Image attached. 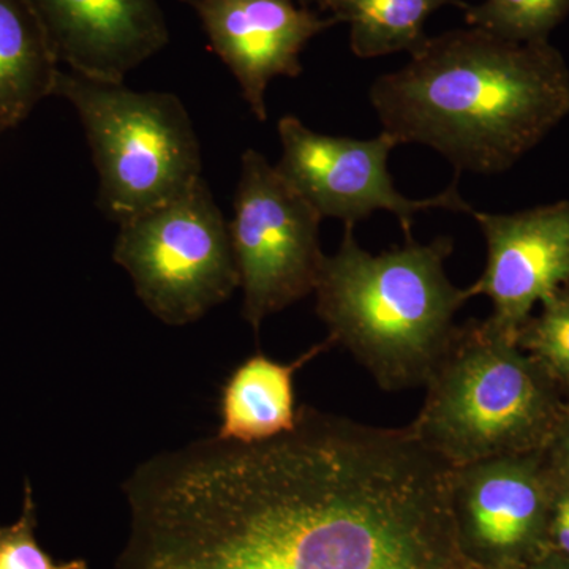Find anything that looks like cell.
Returning a JSON list of instances; mask_svg holds the SVG:
<instances>
[{
    "instance_id": "8992f818",
    "label": "cell",
    "mask_w": 569,
    "mask_h": 569,
    "mask_svg": "<svg viewBox=\"0 0 569 569\" xmlns=\"http://www.w3.org/2000/svg\"><path fill=\"white\" fill-rule=\"evenodd\" d=\"M112 258L160 321L186 326L239 288L230 231L204 178L181 197L119 224Z\"/></svg>"
},
{
    "instance_id": "5b68a950",
    "label": "cell",
    "mask_w": 569,
    "mask_h": 569,
    "mask_svg": "<svg viewBox=\"0 0 569 569\" xmlns=\"http://www.w3.org/2000/svg\"><path fill=\"white\" fill-rule=\"evenodd\" d=\"M54 96L78 112L99 174L97 206L111 222H130L203 179L200 140L174 93L59 70Z\"/></svg>"
},
{
    "instance_id": "6da1fadb",
    "label": "cell",
    "mask_w": 569,
    "mask_h": 569,
    "mask_svg": "<svg viewBox=\"0 0 569 569\" xmlns=\"http://www.w3.org/2000/svg\"><path fill=\"white\" fill-rule=\"evenodd\" d=\"M451 470L410 426L302 406L283 436L204 438L134 468L114 569H477L456 535Z\"/></svg>"
},
{
    "instance_id": "9c48e42d",
    "label": "cell",
    "mask_w": 569,
    "mask_h": 569,
    "mask_svg": "<svg viewBox=\"0 0 569 569\" xmlns=\"http://www.w3.org/2000/svg\"><path fill=\"white\" fill-rule=\"evenodd\" d=\"M557 486L542 451L452 468V520L466 559L477 569H520L549 550Z\"/></svg>"
},
{
    "instance_id": "d6986e66",
    "label": "cell",
    "mask_w": 569,
    "mask_h": 569,
    "mask_svg": "<svg viewBox=\"0 0 569 569\" xmlns=\"http://www.w3.org/2000/svg\"><path fill=\"white\" fill-rule=\"evenodd\" d=\"M542 452L557 485L569 489V406L561 407L559 421Z\"/></svg>"
},
{
    "instance_id": "8fae6325",
    "label": "cell",
    "mask_w": 569,
    "mask_h": 569,
    "mask_svg": "<svg viewBox=\"0 0 569 569\" xmlns=\"http://www.w3.org/2000/svg\"><path fill=\"white\" fill-rule=\"evenodd\" d=\"M200 18L211 50L230 69L250 111L268 121L266 92L274 78L302 73L301 52L318 33L332 28L293 0H182Z\"/></svg>"
},
{
    "instance_id": "2e32d148",
    "label": "cell",
    "mask_w": 569,
    "mask_h": 569,
    "mask_svg": "<svg viewBox=\"0 0 569 569\" xmlns=\"http://www.w3.org/2000/svg\"><path fill=\"white\" fill-rule=\"evenodd\" d=\"M462 7L471 28L520 43L548 40L569 13V0H485Z\"/></svg>"
},
{
    "instance_id": "e0dca14e",
    "label": "cell",
    "mask_w": 569,
    "mask_h": 569,
    "mask_svg": "<svg viewBox=\"0 0 569 569\" xmlns=\"http://www.w3.org/2000/svg\"><path fill=\"white\" fill-rule=\"evenodd\" d=\"M538 317L520 328L518 346L529 353L553 385L569 389V284L541 302Z\"/></svg>"
},
{
    "instance_id": "ffe728a7",
    "label": "cell",
    "mask_w": 569,
    "mask_h": 569,
    "mask_svg": "<svg viewBox=\"0 0 569 569\" xmlns=\"http://www.w3.org/2000/svg\"><path fill=\"white\" fill-rule=\"evenodd\" d=\"M549 549L569 559V489L557 486L549 518Z\"/></svg>"
},
{
    "instance_id": "ba28073f",
    "label": "cell",
    "mask_w": 569,
    "mask_h": 569,
    "mask_svg": "<svg viewBox=\"0 0 569 569\" xmlns=\"http://www.w3.org/2000/svg\"><path fill=\"white\" fill-rule=\"evenodd\" d=\"M277 132L282 144L277 170L321 219L342 220L346 227H356L372 213L391 212L408 241L418 212L445 209L471 216L475 211L463 200L456 181L425 200L403 197L388 171L389 153L399 142L387 132L372 140L332 137L313 132L295 116H283Z\"/></svg>"
},
{
    "instance_id": "7c38bea8",
    "label": "cell",
    "mask_w": 569,
    "mask_h": 569,
    "mask_svg": "<svg viewBox=\"0 0 569 569\" xmlns=\"http://www.w3.org/2000/svg\"><path fill=\"white\" fill-rule=\"evenodd\" d=\"M52 51L69 71L123 82L170 41L157 0H29Z\"/></svg>"
},
{
    "instance_id": "5bb4252c",
    "label": "cell",
    "mask_w": 569,
    "mask_h": 569,
    "mask_svg": "<svg viewBox=\"0 0 569 569\" xmlns=\"http://www.w3.org/2000/svg\"><path fill=\"white\" fill-rule=\"evenodd\" d=\"M58 66L29 0H0V134L54 96Z\"/></svg>"
},
{
    "instance_id": "ac0fdd59",
    "label": "cell",
    "mask_w": 569,
    "mask_h": 569,
    "mask_svg": "<svg viewBox=\"0 0 569 569\" xmlns=\"http://www.w3.org/2000/svg\"><path fill=\"white\" fill-rule=\"evenodd\" d=\"M37 505L31 482L24 485V503L20 519L0 527V569H89L88 561L77 559L58 563L37 541Z\"/></svg>"
},
{
    "instance_id": "52a82bcc",
    "label": "cell",
    "mask_w": 569,
    "mask_h": 569,
    "mask_svg": "<svg viewBox=\"0 0 569 569\" xmlns=\"http://www.w3.org/2000/svg\"><path fill=\"white\" fill-rule=\"evenodd\" d=\"M233 208L228 231L244 291L242 317L258 331L266 318L316 290L326 257L323 219L254 149L242 153Z\"/></svg>"
},
{
    "instance_id": "9a60e30c",
    "label": "cell",
    "mask_w": 569,
    "mask_h": 569,
    "mask_svg": "<svg viewBox=\"0 0 569 569\" xmlns=\"http://www.w3.org/2000/svg\"><path fill=\"white\" fill-rule=\"evenodd\" d=\"M458 0H321L337 22L350 26V47L361 59L407 51L413 54L427 40L430 14ZM463 6V3H459Z\"/></svg>"
},
{
    "instance_id": "44dd1931",
    "label": "cell",
    "mask_w": 569,
    "mask_h": 569,
    "mask_svg": "<svg viewBox=\"0 0 569 569\" xmlns=\"http://www.w3.org/2000/svg\"><path fill=\"white\" fill-rule=\"evenodd\" d=\"M520 569H569V559L549 549Z\"/></svg>"
},
{
    "instance_id": "3957f363",
    "label": "cell",
    "mask_w": 569,
    "mask_h": 569,
    "mask_svg": "<svg viewBox=\"0 0 569 569\" xmlns=\"http://www.w3.org/2000/svg\"><path fill=\"white\" fill-rule=\"evenodd\" d=\"M451 238L372 254L346 227L339 250L326 254L313 293L329 339L346 347L387 391L427 383L448 350L455 317L470 296L445 271Z\"/></svg>"
},
{
    "instance_id": "277c9868",
    "label": "cell",
    "mask_w": 569,
    "mask_h": 569,
    "mask_svg": "<svg viewBox=\"0 0 569 569\" xmlns=\"http://www.w3.org/2000/svg\"><path fill=\"white\" fill-rule=\"evenodd\" d=\"M410 427L449 467L542 451L559 421L556 385L486 320L456 329Z\"/></svg>"
},
{
    "instance_id": "7402d4cb",
    "label": "cell",
    "mask_w": 569,
    "mask_h": 569,
    "mask_svg": "<svg viewBox=\"0 0 569 569\" xmlns=\"http://www.w3.org/2000/svg\"><path fill=\"white\" fill-rule=\"evenodd\" d=\"M298 2H301V3H318V6H320L321 3V0H298Z\"/></svg>"
},
{
    "instance_id": "30bf717a",
    "label": "cell",
    "mask_w": 569,
    "mask_h": 569,
    "mask_svg": "<svg viewBox=\"0 0 569 569\" xmlns=\"http://www.w3.org/2000/svg\"><path fill=\"white\" fill-rule=\"evenodd\" d=\"M471 216L488 244V264L467 293L488 296L486 323L516 340L533 307L569 284V201Z\"/></svg>"
},
{
    "instance_id": "7a4b0ae2",
    "label": "cell",
    "mask_w": 569,
    "mask_h": 569,
    "mask_svg": "<svg viewBox=\"0 0 569 569\" xmlns=\"http://www.w3.org/2000/svg\"><path fill=\"white\" fill-rule=\"evenodd\" d=\"M369 99L399 144L427 146L458 173L500 174L569 114V69L549 40L468 26L427 37L406 67L373 81Z\"/></svg>"
},
{
    "instance_id": "4fadbf2b",
    "label": "cell",
    "mask_w": 569,
    "mask_h": 569,
    "mask_svg": "<svg viewBox=\"0 0 569 569\" xmlns=\"http://www.w3.org/2000/svg\"><path fill=\"white\" fill-rule=\"evenodd\" d=\"M332 346L331 339L325 340L291 365L272 361L264 355L250 356L224 383L216 437L238 443H257L293 430L299 410L295 373Z\"/></svg>"
}]
</instances>
